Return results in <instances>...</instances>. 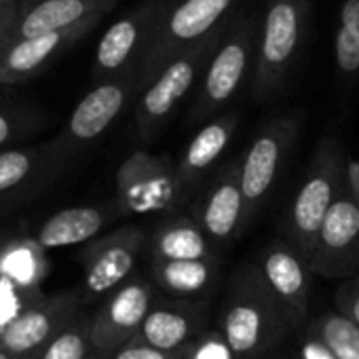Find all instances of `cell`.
<instances>
[{
    "label": "cell",
    "instance_id": "10",
    "mask_svg": "<svg viewBox=\"0 0 359 359\" xmlns=\"http://www.w3.org/2000/svg\"><path fill=\"white\" fill-rule=\"evenodd\" d=\"M193 216L218 252L250 224L241 189V158L224 163L210 175L197 193Z\"/></svg>",
    "mask_w": 359,
    "mask_h": 359
},
{
    "label": "cell",
    "instance_id": "16",
    "mask_svg": "<svg viewBox=\"0 0 359 359\" xmlns=\"http://www.w3.org/2000/svg\"><path fill=\"white\" fill-rule=\"evenodd\" d=\"M137 95V72H125L116 79L97 83L74 108L68 121V140L87 144L97 140L125 110L127 102Z\"/></svg>",
    "mask_w": 359,
    "mask_h": 359
},
{
    "label": "cell",
    "instance_id": "13",
    "mask_svg": "<svg viewBox=\"0 0 359 359\" xmlns=\"http://www.w3.org/2000/svg\"><path fill=\"white\" fill-rule=\"evenodd\" d=\"M254 266L266 290L287 315L292 327L300 330L306 321L311 296L313 273L309 262L287 241H273L260 252Z\"/></svg>",
    "mask_w": 359,
    "mask_h": 359
},
{
    "label": "cell",
    "instance_id": "21",
    "mask_svg": "<svg viewBox=\"0 0 359 359\" xmlns=\"http://www.w3.org/2000/svg\"><path fill=\"white\" fill-rule=\"evenodd\" d=\"M97 24H100V20H91L76 28H70V30L51 32V34H45L39 39H26V41L11 43V47L3 53V57H0V83H15V81H24L26 76L34 74L60 51H64L66 47L74 45L79 39L89 34Z\"/></svg>",
    "mask_w": 359,
    "mask_h": 359
},
{
    "label": "cell",
    "instance_id": "26",
    "mask_svg": "<svg viewBox=\"0 0 359 359\" xmlns=\"http://www.w3.org/2000/svg\"><path fill=\"white\" fill-rule=\"evenodd\" d=\"M91 319H72L41 353V359H85L91 353Z\"/></svg>",
    "mask_w": 359,
    "mask_h": 359
},
{
    "label": "cell",
    "instance_id": "11",
    "mask_svg": "<svg viewBox=\"0 0 359 359\" xmlns=\"http://www.w3.org/2000/svg\"><path fill=\"white\" fill-rule=\"evenodd\" d=\"M309 269L327 279H351L359 271V199L351 191V180L321 224Z\"/></svg>",
    "mask_w": 359,
    "mask_h": 359
},
{
    "label": "cell",
    "instance_id": "9",
    "mask_svg": "<svg viewBox=\"0 0 359 359\" xmlns=\"http://www.w3.org/2000/svg\"><path fill=\"white\" fill-rule=\"evenodd\" d=\"M167 5L169 0H144L104 32L93 64V76L100 83L140 70L158 34Z\"/></svg>",
    "mask_w": 359,
    "mask_h": 359
},
{
    "label": "cell",
    "instance_id": "14",
    "mask_svg": "<svg viewBox=\"0 0 359 359\" xmlns=\"http://www.w3.org/2000/svg\"><path fill=\"white\" fill-rule=\"evenodd\" d=\"M148 235L137 226H123L83 252L85 262V294L102 296L112 294L125 281L137 264L142 250H146Z\"/></svg>",
    "mask_w": 359,
    "mask_h": 359
},
{
    "label": "cell",
    "instance_id": "28",
    "mask_svg": "<svg viewBox=\"0 0 359 359\" xmlns=\"http://www.w3.org/2000/svg\"><path fill=\"white\" fill-rule=\"evenodd\" d=\"M32 158L22 150H5L0 152V193L15 189L22 180L30 173Z\"/></svg>",
    "mask_w": 359,
    "mask_h": 359
},
{
    "label": "cell",
    "instance_id": "17",
    "mask_svg": "<svg viewBox=\"0 0 359 359\" xmlns=\"http://www.w3.org/2000/svg\"><path fill=\"white\" fill-rule=\"evenodd\" d=\"M239 121H241L239 112L235 110L222 112L214 116L212 121H208L205 125H201V129L189 142L182 156L175 163L177 182L182 187V193L187 195V199L199 193L205 175H210L216 161L224 154L226 146L231 144L239 127Z\"/></svg>",
    "mask_w": 359,
    "mask_h": 359
},
{
    "label": "cell",
    "instance_id": "8",
    "mask_svg": "<svg viewBox=\"0 0 359 359\" xmlns=\"http://www.w3.org/2000/svg\"><path fill=\"white\" fill-rule=\"evenodd\" d=\"M300 131V114H279L262 125L241 158V189L248 203V220L262 210L275 191L283 165L296 144Z\"/></svg>",
    "mask_w": 359,
    "mask_h": 359
},
{
    "label": "cell",
    "instance_id": "15",
    "mask_svg": "<svg viewBox=\"0 0 359 359\" xmlns=\"http://www.w3.org/2000/svg\"><path fill=\"white\" fill-rule=\"evenodd\" d=\"M208 330L210 300L169 298L154 302L133 340L158 351L173 353L189 348Z\"/></svg>",
    "mask_w": 359,
    "mask_h": 359
},
{
    "label": "cell",
    "instance_id": "19",
    "mask_svg": "<svg viewBox=\"0 0 359 359\" xmlns=\"http://www.w3.org/2000/svg\"><path fill=\"white\" fill-rule=\"evenodd\" d=\"M146 252L150 262L220 258V252L193 214L165 216L148 235Z\"/></svg>",
    "mask_w": 359,
    "mask_h": 359
},
{
    "label": "cell",
    "instance_id": "2",
    "mask_svg": "<svg viewBox=\"0 0 359 359\" xmlns=\"http://www.w3.org/2000/svg\"><path fill=\"white\" fill-rule=\"evenodd\" d=\"M260 18L262 11L256 7H239L201 83L197 85L195 100L187 112L189 125H205L214 116L222 114V108L239 93L245 79L252 76L260 34Z\"/></svg>",
    "mask_w": 359,
    "mask_h": 359
},
{
    "label": "cell",
    "instance_id": "36",
    "mask_svg": "<svg viewBox=\"0 0 359 359\" xmlns=\"http://www.w3.org/2000/svg\"><path fill=\"white\" fill-rule=\"evenodd\" d=\"M11 36V32H5V34H0V49H3V45L7 43V39Z\"/></svg>",
    "mask_w": 359,
    "mask_h": 359
},
{
    "label": "cell",
    "instance_id": "35",
    "mask_svg": "<svg viewBox=\"0 0 359 359\" xmlns=\"http://www.w3.org/2000/svg\"><path fill=\"white\" fill-rule=\"evenodd\" d=\"M85 359H112V355H108V353H102V351H95V348H91V353L85 357Z\"/></svg>",
    "mask_w": 359,
    "mask_h": 359
},
{
    "label": "cell",
    "instance_id": "30",
    "mask_svg": "<svg viewBox=\"0 0 359 359\" xmlns=\"http://www.w3.org/2000/svg\"><path fill=\"white\" fill-rule=\"evenodd\" d=\"M334 300H336V309L348 315L359 325V275L346 279L338 287Z\"/></svg>",
    "mask_w": 359,
    "mask_h": 359
},
{
    "label": "cell",
    "instance_id": "12",
    "mask_svg": "<svg viewBox=\"0 0 359 359\" xmlns=\"http://www.w3.org/2000/svg\"><path fill=\"white\" fill-rule=\"evenodd\" d=\"M154 302L152 281L140 277L125 281L108 296L95 317H91V346L114 355L137 336Z\"/></svg>",
    "mask_w": 359,
    "mask_h": 359
},
{
    "label": "cell",
    "instance_id": "6",
    "mask_svg": "<svg viewBox=\"0 0 359 359\" xmlns=\"http://www.w3.org/2000/svg\"><path fill=\"white\" fill-rule=\"evenodd\" d=\"M241 0H169L158 34L137 70V93L180 53L229 24Z\"/></svg>",
    "mask_w": 359,
    "mask_h": 359
},
{
    "label": "cell",
    "instance_id": "22",
    "mask_svg": "<svg viewBox=\"0 0 359 359\" xmlns=\"http://www.w3.org/2000/svg\"><path fill=\"white\" fill-rule=\"evenodd\" d=\"M114 5L116 0H41L20 22L15 41L39 39L91 20H102Z\"/></svg>",
    "mask_w": 359,
    "mask_h": 359
},
{
    "label": "cell",
    "instance_id": "20",
    "mask_svg": "<svg viewBox=\"0 0 359 359\" xmlns=\"http://www.w3.org/2000/svg\"><path fill=\"white\" fill-rule=\"evenodd\" d=\"M150 279L169 298L208 300L222 279L220 258L150 262Z\"/></svg>",
    "mask_w": 359,
    "mask_h": 359
},
{
    "label": "cell",
    "instance_id": "25",
    "mask_svg": "<svg viewBox=\"0 0 359 359\" xmlns=\"http://www.w3.org/2000/svg\"><path fill=\"white\" fill-rule=\"evenodd\" d=\"M304 327L330 348L336 359H359V325L338 309L319 313Z\"/></svg>",
    "mask_w": 359,
    "mask_h": 359
},
{
    "label": "cell",
    "instance_id": "34",
    "mask_svg": "<svg viewBox=\"0 0 359 359\" xmlns=\"http://www.w3.org/2000/svg\"><path fill=\"white\" fill-rule=\"evenodd\" d=\"M11 135V123L5 114H0V144H5Z\"/></svg>",
    "mask_w": 359,
    "mask_h": 359
},
{
    "label": "cell",
    "instance_id": "27",
    "mask_svg": "<svg viewBox=\"0 0 359 359\" xmlns=\"http://www.w3.org/2000/svg\"><path fill=\"white\" fill-rule=\"evenodd\" d=\"M0 275L18 285H28L41 275V258L34 256L28 245L11 248L7 254L0 256Z\"/></svg>",
    "mask_w": 359,
    "mask_h": 359
},
{
    "label": "cell",
    "instance_id": "24",
    "mask_svg": "<svg viewBox=\"0 0 359 359\" xmlns=\"http://www.w3.org/2000/svg\"><path fill=\"white\" fill-rule=\"evenodd\" d=\"M334 66L342 85L359 81V0H342L334 36Z\"/></svg>",
    "mask_w": 359,
    "mask_h": 359
},
{
    "label": "cell",
    "instance_id": "3",
    "mask_svg": "<svg viewBox=\"0 0 359 359\" xmlns=\"http://www.w3.org/2000/svg\"><path fill=\"white\" fill-rule=\"evenodd\" d=\"M311 26V0H264L256 62L252 72V97L266 102L290 81Z\"/></svg>",
    "mask_w": 359,
    "mask_h": 359
},
{
    "label": "cell",
    "instance_id": "31",
    "mask_svg": "<svg viewBox=\"0 0 359 359\" xmlns=\"http://www.w3.org/2000/svg\"><path fill=\"white\" fill-rule=\"evenodd\" d=\"M184 353H187V348L167 353V351H158V348H152V346L131 340L129 344L118 348L112 355V359H184Z\"/></svg>",
    "mask_w": 359,
    "mask_h": 359
},
{
    "label": "cell",
    "instance_id": "29",
    "mask_svg": "<svg viewBox=\"0 0 359 359\" xmlns=\"http://www.w3.org/2000/svg\"><path fill=\"white\" fill-rule=\"evenodd\" d=\"M184 359H237V355L231 351L218 327H210L187 348Z\"/></svg>",
    "mask_w": 359,
    "mask_h": 359
},
{
    "label": "cell",
    "instance_id": "4",
    "mask_svg": "<svg viewBox=\"0 0 359 359\" xmlns=\"http://www.w3.org/2000/svg\"><path fill=\"white\" fill-rule=\"evenodd\" d=\"M348 184L346 152L336 133H327L317 144L306 175L292 199L287 212V243L309 262L321 224Z\"/></svg>",
    "mask_w": 359,
    "mask_h": 359
},
{
    "label": "cell",
    "instance_id": "1",
    "mask_svg": "<svg viewBox=\"0 0 359 359\" xmlns=\"http://www.w3.org/2000/svg\"><path fill=\"white\" fill-rule=\"evenodd\" d=\"M218 332L237 359H269L294 332L254 264L237 269L226 285Z\"/></svg>",
    "mask_w": 359,
    "mask_h": 359
},
{
    "label": "cell",
    "instance_id": "37",
    "mask_svg": "<svg viewBox=\"0 0 359 359\" xmlns=\"http://www.w3.org/2000/svg\"><path fill=\"white\" fill-rule=\"evenodd\" d=\"M0 359H13V357H11V355H9V353L3 348V346H0Z\"/></svg>",
    "mask_w": 359,
    "mask_h": 359
},
{
    "label": "cell",
    "instance_id": "33",
    "mask_svg": "<svg viewBox=\"0 0 359 359\" xmlns=\"http://www.w3.org/2000/svg\"><path fill=\"white\" fill-rule=\"evenodd\" d=\"M11 20H13V9H9V7H3V9H0V34L9 32Z\"/></svg>",
    "mask_w": 359,
    "mask_h": 359
},
{
    "label": "cell",
    "instance_id": "23",
    "mask_svg": "<svg viewBox=\"0 0 359 359\" xmlns=\"http://www.w3.org/2000/svg\"><path fill=\"white\" fill-rule=\"evenodd\" d=\"M110 220V214L102 208L81 205L68 208L43 222L36 233V245L43 250H55L76 245L93 239Z\"/></svg>",
    "mask_w": 359,
    "mask_h": 359
},
{
    "label": "cell",
    "instance_id": "18",
    "mask_svg": "<svg viewBox=\"0 0 359 359\" xmlns=\"http://www.w3.org/2000/svg\"><path fill=\"white\" fill-rule=\"evenodd\" d=\"M76 298H62L51 304L28 309L0 327V346L11 357H26L45 346L74 319Z\"/></svg>",
    "mask_w": 359,
    "mask_h": 359
},
{
    "label": "cell",
    "instance_id": "32",
    "mask_svg": "<svg viewBox=\"0 0 359 359\" xmlns=\"http://www.w3.org/2000/svg\"><path fill=\"white\" fill-rule=\"evenodd\" d=\"M296 359H336L327 346H323L304 325L298 330L296 340Z\"/></svg>",
    "mask_w": 359,
    "mask_h": 359
},
{
    "label": "cell",
    "instance_id": "7",
    "mask_svg": "<svg viewBox=\"0 0 359 359\" xmlns=\"http://www.w3.org/2000/svg\"><path fill=\"white\" fill-rule=\"evenodd\" d=\"M169 156L137 150L116 171V208L121 216L165 214L187 203Z\"/></svg>",
    "mask_w": 359,
    "mask_h": 359
},
{
    "label": "cell",
    "instance_id": "5",
    "mask_svg": "<svg viewBox=\"0 0 359 359\" xmlns=\"http://www.w3.org/2000/svg\"><path fill=\"white\" fill-rule=\"evenodd\" d=\"M235 18V15H233ZM231 24V22H229ZM229 24L214 30L205 41L175 55L154 79L137 93L135 133L142 144L154 142L184 97L201 83L216 49L220 47Z\"/></svg>",
    "mask_w": 359,
    "mask_h": 359
}]
</instances>
